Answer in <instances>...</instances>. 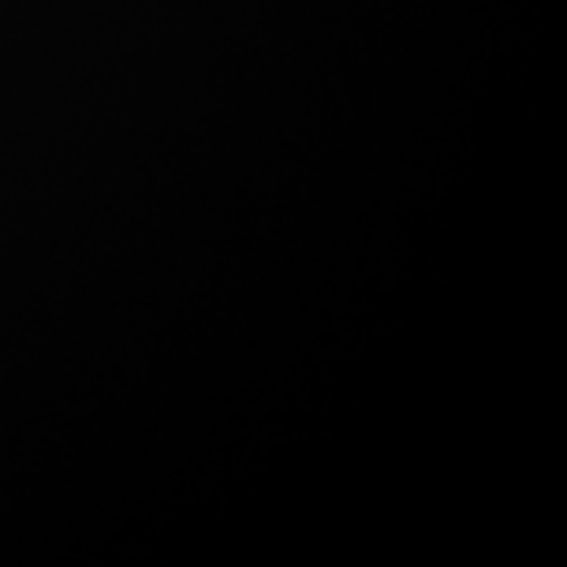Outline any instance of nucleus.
Here are the masks:
<instances>
[]
</instances>
